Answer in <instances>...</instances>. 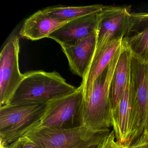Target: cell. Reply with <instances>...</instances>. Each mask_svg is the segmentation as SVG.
Returning <instances> with one entry per match:
<instances>
[{
  "label": "cell",
  "mask_w": 148,
  "mask_h": 148,
  "mask_svg": "<svg viewBox=\"0 0 148 148\" xmlns=\"http://www.w3.org/2000/svg\"><path fill=\"white\" fill-rule=\"evenodd\" d=\"M131 15L136 25L140 22L148 21V13H131Z\"/></svg>",
  "instance_id": "ffe728a7"
},
{
  "label": "cell",
  "mask_w": 148,
  "mask_h": 148,
  "mask_svg": "<svg viewBox=\"0 0 148 148\" xmlns=\"http://www.w3.org/2000/svg\"><path fill=\"white\" fill-rule=\"evenodd\" d=\"M24 75L8 105L47 104L77 90L57 72L32 71Z\"/></svg>",
  "instance_id": "7a4b0ae2"
},
{
  "label": "cell",
  "mask_w": 148,
  "mask_h": 148,
  "mask_svg": "<svg viewBox=\"0 0 148 148\" xmlns=\"http://www.w3.org/2000/svg\"><path fill=\"white\" fill-rule=\"evenodd\" d=\"M130 78L118 103L111 111L112 125L116 139L127 146L130 145L132 110V97L130 90Z\"/></svg>",
  "instance_id": "30bf717a"
},
{
  "label": "cell",
  "mask_w": 148,
  "mask_h": 148,
  "mask_svg": "<svg viewBox=\"0 0 148 148\" xmlns=\"http://www.w3.org/2000/svg\"><path fill=\"white\" fill-rule=\"evenodd\" d=\"M47 104L7 105L0 108L1 148L12 143L36 126Z\"/></svg>",
  "instance_id": "3957f363"
},
{
  "label": "cell",
  "mask_w": 148,
  "mask_h": 148,
  "mask_svg": "<svg viewBox=\"0 0 148 148\" xmlns=\"http://www.w3.org/2000/svg\"><path fill=\"white\" fill-rule=\"evenodd\" d=\"M123 45L112 81L111 96L112 108L118 103L130 77L131 53L124 44Z\"/></svg>",
  "instance_id": "5bb4252c"
},
{
  "label": "cell",
  "mask_w": 148,
  "mask_h": 148,
  "mask_svg": "<svg viewBox=\"0 0 148 148\" xmlns=\"http://www.w3.org/2000/svg\"><path fill=\"white\" fill-rule=\"evenodd\" d=\"M123 40L112 41L96 49L89 68L79 86L83 97L88 95L95 80L107 68L123 44Z\"/></svg>",
  "instance_id": "8fae6325"
},
{
  "label": "cell",
  "mask_w": 148,
  "mask_h": 148,
  "mask_svg": "<svg viewBox=\"0 0 148 148\" xmlns=\"http://www.w3.org/2000/svg\"><path fill=\"white\" fill-rule=\"evenodd\" d=\"M110 130L94 131L84 126L71 130L41 128L32 129L25 135L41 148H84L102 141Z\"/></svg>",
  "instance_id": "5b68a950"
},
{
  "label": "cell",
  "mask_w": 148,
  "mask_h": 148,
  "mask_svg": "<svg viewBox=\"0 0 148 148\" xmlns=\"http://www.w3.org/2000/svg\"><path fill=\"white\" fill-rule=\"evenodd\" d=\"M1 148H41L39 145L36 143L29 137L24 135L18 138L16 141Z\"/></svg>",
  "instance_id": "ac0fdd59"
},
{
  "label": "cell",
  "mask_w": 148,
  "mask_h": 148,
  "mask_svg": "<svg viewBox=\"0 0 148 148\" xmlns=\"http://www.w3.org/2000/svg\"><path fill=\"white\" fill-rule=\"evenodd\" d=\"M129 147L116 140L112 130L104 138L98 148H128Z\"/></svg>",
  "instance_id": "e0dca14e"
},
{
  "label": "cell",
  "mask_w": 148,
  "mask_h": 148,
  "mask_svg": "<svg viewBox=\"0 0 148 148\" xmlns=\"http://www.w3.org/2000/svg\"><path fill=\"white\" fill-rule=\"evenodd\" d=\"M129 148H148V133L141 135L133 141Z\"/></svg>",
  "instance_id": "d6986e66"
},
{
  "label": "cell",
  "mask_w": 148,
  "mask_h": 148,
  "mask_svg": "<svg viewBox=\"0 0 148 148\" xmlns=\"http://www.w3.org/2000/svg\"><path fill=\"white\" fill-rule=\"evenodd\" d=\"M82 98L79 87L71 94L48 102L40 122L33 129L71 130L83 126Z\"/></svg>",
  "instance_id": "8992f818"
},
{
  "label": "cell",
  "mask_w": 148,
  "mask_h": 148,
  "mask_svg": "<svg viewBox=\"0 0 148 148\" xmlns=\"http://www.w3.org/2000/svg\"><path fill=\"white\" fill-rule=\"evenodd\" d=\"M69 21L51 17L42 9L25 20L19 35L22 38L32 40L48 38L51 34Z\"/></svg>",
  "instance_id": "4fadbf2b"
},
{
  "label": "cell",
  "mask_w": 148,
  "mask_h": 148,
  "mask_svg": "<svg viewBox=\"0 0 148 148\" xmlns=\"http://www.w3.org/2000/svg\"><path fill=\"white\" fill-rule=\"evenodd\" d=\"M123 42L132 58L140 62L148 63V26L133 36H126Z\"/></svg>",
  "instance_id": "2e32d148"
},
{
  "label": "cell",
  "mask_w": 148,
  "mask_h": 148,
  "mask_svg": "<svg viewBox=\"0 0 148 148\" xmlns=\"http://www.w3.org/2000/svg\"><path fill=\"white\" fill-rule=\"evenodd\" d=\"M97 45L96 32L77 45L61 46L71 71L83 78L91 62Z\"/></svg>",
  "instance_id": "7c38bea8"
},
{
  "label": "cell",
  "mask_w": 148,
  "mask_h": 148,
  "mask_svg": "<svg viewBox=\"0 0 148 148\" xmlns=\"http://www.w3.org/2000/svg\"><path fill=\"white\" fill-rule=\"evenodd\" d=\"M130 87L132 97L130 144L148 133V63L132 57Z\"/></svg>",
  "instance_id": "277c9868"
},
{
  "label": "cell",
  "mask_w": 148,
  "mask_h": 148,
  "mask_svg": "<svg viewBox=\"0 0 148 148\" xmlns=\"http://www.w3.org/2000/svg\"><path fill=\"white\" fill-rule=\"evenodd\" d=\"M105 6L101 4L83 6H58L43 9L49 15L63 21H70L81 17L95 14L100 12Z\"/></svg>",
  "instance_id": "9a60e30c"
},
{
  "label": "cell",
  "mask_w": 148,
  "mask_h": 148,
  "mask_svg": "<svg viewBox=\"0 0 148 148\" xmlns=\"http://www.w3.org/2000/svg\"><path fill=\"white\" fill-rule=\"evenodd\" d=\"M96 48L126 37L136 25L128 8L105 6L97 14Z\"/></svg>",
  "instance_id": "52a82bcc"
},
{
  "label": "cell",
  "mask_w": 148,
  "mask_h": 148,
  "mask_svg": "<svg viewBox=\"0 0 148 148\" xmlns=\"http://www.w3.org/2000/svg\"><path fill=\"white\" fill-rule=\"evenodd\" d=\"M97 14L73 20L51 34L48 38L61 46L77 45L96 32Z\"/></svg>",
  "instance_id": "9c48e42d"
},
{
  "label": "cell",
  "mask_w": 148,
  "mask_h": 148,
  "mask_svg": "<svg viewBox=\"0 0 148 148\" xmlns=\"http://www.w3.org/2000/svg\"></svg>",
  "instance_id": "7402d4cb"
},
{
  "label": "cell",
  "mask_w": 148,
  "mask_h": 148,
  "mask_svg": "<svg viewBox=\"0 0 148 148\" xmlns=\"http://www.w3.org/2000/svg\"><path fill=\"white\" fill-rule=\"evenodd\" d=\"M102 141L98 142V143H95L92 144L90 145H88L87 147H85L84 148H98L99 144H100V143L102 142Z\"/></svg>",
  "instance_id": "44dd1931"
},
{
  "label": "cell",
  "mask_w": 148,
  "mask_h": 148,
  "mask_svg": "<svg viewBox=\"0 0 148 148\" xmlns=\"http://www.w3.org/2000/svg\"><path fill=\"white\" fill-rule=\"evenodd\" d=\"M20 38L12 36L0 54V107L8 105L24 78L20 71Z\"/></svg>",
  "instance_id": "ba28073f"
},
{
  "label": "cell",
  "mask_w": 148,
  "mask_h": 148,
  "mask_svg": "<svg viewBox=\"0 0 148 148\" xmlns=\"http://www.w3.org/2000/svg\"><path fill=\"white\" fill-rule=\"evenodd\" d=\"M123 44L107 68L97 78L90 92L82 98L83 126L94 131L110 130L112 127V81Z\"/></svg>",
  "instance_id": "6da1fadb"
}]
</instances>
